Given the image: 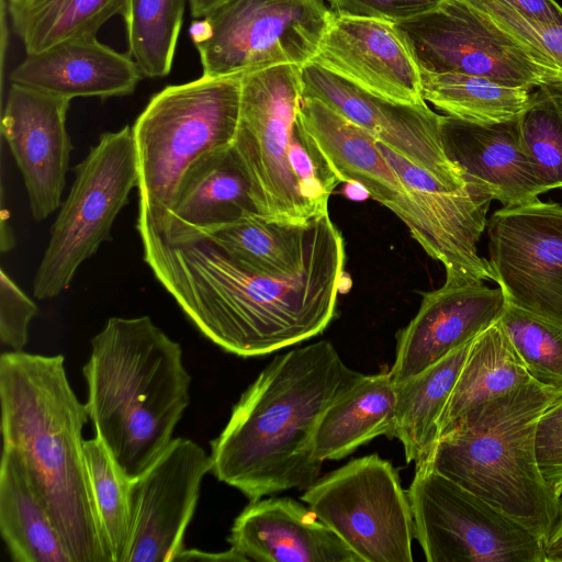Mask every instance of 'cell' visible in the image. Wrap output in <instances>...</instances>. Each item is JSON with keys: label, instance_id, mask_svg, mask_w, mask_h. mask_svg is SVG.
I'll return each mask as SVG.
<instances>
[{"label": "cell", "instance_id": "6da1fadb", "mask_svg": "<svg viewBox=\"0 0 562 562\" xmlns=\"http://www.w3.org/2000/svg\"><path fill=\"white\" fill-rule=\"evenodd\" d=\"M143 258L199 331L224 351L258 357L322 334L336 317L345 245L302 272L255 271L207 238L167 241L137 218Z\"/></svg>", "mask_w": 562, "mask_h": 562}, {"label": "cell", "instance_id": "7a4b0ae2", "mask_svg": "<svg viewBox=\"0 0 562 562\" xmlns=\"http://www.w3.org/2000/svg\"><path fill=\"white\" fill-rule=\"evenodd\" d=\"M360 374L328 340L277 356L211 441L213 475L249 501L310 487L324 463L314 454L318 424Z\"/></svg>", "mask_w": 562, "mask_h": 562}, {"label": "cell", "instance_id": "3957f363", "mask_svg": "<svg viewBox=\"0 0 562 562\" xmlns=\"http://www.w3.org/2000/svg\"><path fill=\"white\" fill-rule=\"evenodd\" d=\"M3 446L15 451L72 562H112L85 457L89 415L76 396L63 355L0 357Z\"/></svg>", "mask_w": 562, "mask_h": 562}, {"label": "cell", "instance_id": "277c9868", "mask_svg": "<svg viewBox=\"0 0 562 562\" xmlns=\"http://www.w3.org/2000/svg\"><path fill=\"white\" fill-rule=\"evenodd\" d=\"M83 375L95 437L133 481L166 451L189 405L182 348L149 316L110 317Z\"/></svg>", "mask_w": 562, "mask_h": 562}, {"label": "cell", "instance_id": "5b68a950", "mask_svg": "<svg viewBox=\"0 0 562 562\" xmlns=\"http://www.w3.org/2000/svg\"><path fill=\"white\" fill-rule=\"evenodd\" d=\"M562 389L533 380L461 416L425 462L544 542L562 518V501L536 457L540 415Z\"/></svg>", "mask_w": 562, "mask_h": 562}, {"label": "cell", "instance_id": "8992f818", "mask_svg": "<svg viewBox=\"0 0 562 562\" xmlns=\"http://www.w3.org/2000/svg\"><path fill=\"white\" fill-rule=\"evenodd\" d=\"M241 77H201L155 93L132 126L138 181L137 217L160 229L188 170L232 147Z\"/></svg>", "mask_w": 562, "mask_h": 562}, {"label": "cell", "instance_id": "52a82bcc", "mask_svg": "<svg viewBox=\"0 0 562 562\" xmlns=\"http://www.w3.org/2000/svg\"><path fill=\"white\" fill-rule=\"evenodd\" d=\"M333 14L323 0H228L189 33L202 75L243 77L312 61Z\"/></svg>", "mask_w": 562, "mask_h": 562}, {"label": "cell", "instance_id": "ba28073f", "mask_svg": "<svg viewBox=\"0 0 562 562\" xmlns=\"http://www.w3.org/2000/svg\"><path fill=\"white\" fill-rule=\"evenodd\" d=\"M72 170V186L59 206L34 277L33 295L37 300L65 291L82 262L112 239L114 221L138 181L132 127L101 134Z\"/></svg>", "mask_w": 562, "mask_h": 562}, {"label": "cell", "instance_id": "9c48e42d", "mask_svg": "<svg viewBox=\"0 0 562 562\" xmlns=\"http://www.w3.org/2000/svg\"><path fill=\"white\" fill-rule=\"evenodd\" d=\"M407 495L428 562H547L542 539L425 461Z\"/></svg>", "mask_w": 562, "mask_h": 562}, {"label": "cell", "instance_id": "30bf717a", "mask_svg": "<svg viewBox=\"0 0 562 562\" xmlns=\"http://www.w3.org/2000/svg\"><path fill=\"white\" fill-rule=\"evenodd\" d=\"M302 101L301 67L279 65L241 77L240 111L233 144L248 177L258 213L276 222L314 218L289 161Z\"/></svg>", "mask_w": 562, "mask_h": 562}, {"label": "cell", "instance_id": "8fae6325", "mask_svg": "<svg viewBox=\"0 0 562 562\" xmlns=\"http://www.w3.org/2000/svg\"><path fill=\"white\" fill-rule=\"evenodd\" d=\"M301 499L362 562H412L414 520L397 469L373 453L319 477Z\"/></svg>", "mask_w": 562, "mask_h": 562}, {"label": "cell", "instance_id": "7c38bea8", "mask_svg": "<svg viewBox=\"0 0 562 562\" xmlns=\"http://www.w3.org/2000/svg\"><path fill=\"white\" fill-rule=\"evenodd\" d=\"M419 70L488 78L509 87L551 85L532 55L467 0L393 23Z\"/></svg>", "mask_w": 562, "mask_h": 562}, {"label": "cell", "instance_id": "4fadbf2b", "mask_svg": "<svg viewBox=\"0 0 562 562\" xmlns=\"http://www.w3.org/2000/svg\"><path fill=\"white\" fill-rule=\"evenodd\" d=\"M300 116L342 182L362 186L392 211L426 254L443 266L446 280H473L371 134L315 98H302Z\"/></svg>", "mask_w": 562, "mask_h": 562}, {"label": "cell", "instance_id": "5bb4252c", "mask_svg": "<svg viewBox=\"0 0 562 562\" xmlns=\"http://www.w3.org/2000/svg\"><path fill=\"white\" fill-rule=\"evenodd\" d=\"M488 262L506 301L562 326V205L502 207L487 223Z\"/></svg>", "mask_w": 562, "mask_h": 562}, {"label": "cell", "instance_id": "9a60e30c", "mask_svg": "<svg viewBox=\"0 0 562 562\" xmlns=\"http://www.w3.org/2000/svg\"><path fill=\"white\" fill-rule=\"evenodd\" d=\"M302 98H315L371 134L450 190L465 184L445 153L441 117L426 104H407L374 94L310 61L301 67Z\"/></svg>", "mask_w": 562, "mask_h": 562}, {"label": "cell", "instance_id": "2e32d148", "mask_svg": "<svg viewBox=\"0 0 562 562\" xmlns=\"http://www.w3.org/2000/svg\"><path fill=\"white\" fill-rule=\"evenodd\" d=\"M209 472L211 459L205 450L193 440L176 438L132 481V541L126 562L177 560L186 549V532Z\"/></svg>", "mask_w": 562, "mask_h": 562}, {"label": "cell", "instance_id": "e0dca14e", "mask_svg": "<svg viewBox=\"0 0 562 562\" xmlns=\"http://www.w3.org/2000/svg\"><path fill=\"white\" fill-rule=\"evenodd\" d=\"M69 99L10 83L1 135L20 169L32 216L41 222L61 204L71 142L66 128Z\"/></svg>", "mask_w": 562, "mask_h": 562}, {"label": "cell", "instance_id": "ac0fdd59", "mask_svg": "<svg viewBox=\"0 0 562 562\" xmlns=\"http://www.w3.org/2000/svg\"><path fill=\"white\" fill-rule=\"evenodd\" d=\"M480 280H446L423 294L414 318L396 335L389 370L401 383L469 342L501 317L506 297L499 286Z\"/></svg>", "mask_w": 562, "mask_h": 562}, {"label": "cell", "instance_id": "d6986e66", "mask_svg": "<svg viewBox=\"0 0 562 562\" xmlns=\"http://www.w3.org/2000/svg\"><path fill=\"white\" fill-rule=\"evenodd\" d=\"M312 61L380 97L426 102L419 69L392 22L334 13Z\"/></svg>", "mask_w": 562, "mask_h": 562}, {"label": "cell", "instance_id": "ffe728a7", "mask_svg": "<svg viewBox=\"0 0 562 562\" xmlns=\"http://www.w3.org/2000/svg\"><path fill=\"white\" fill-rule=\"evenodd\" d=\"M227 541L246 561L362 562L308 506L291 497L250 501Z\"/></svg>", "mask_w": 562, "mask_h": 562}, {"label": "cell", "instance_id": "44dd1931", "mask_svg": "<svg viewBox=\"0 0 562 562\" xmlns=\"http://www.w3.org/2000/svg\"><path fill=\"white\" fill-rule=\"evenodd\" d=\"M441 139L464 179L487 187L504 207L529 203L547 192L521 139L518 117L476 124L442 115Z\"/></svg>", "mask_w": 562, "mask_h": 562}, {"label": "cell", "instance_id": "7402d4cb", "mask_svg": "<svg viewBox=\"0 0 562 562\" xmlns=\"http://www.w3.org/2000/svg\"><path fill=\"white\" fill-rule=\"evenodd\" d=\"M143 75L127 53L86 36L58 43L26 57L9 76L16 83L69 100L132 94Z\"/></svg>", "mask_w": 562, "mask_h": 562}, {"label": "cell", "instance_id": "603a6c76", "mask_svg": "<svg viewBox=\"0 0 562 562\" xmlns=\"http://www.w3.org/2000/svg\"><path fill=\"white\" fill-rule=\"evenodd\" d=\"M207 238L244 266L270 276H294L345 245L329 213L305 223L270 221L258 213L217 227Z\"/></svg>", "mask_w": 562, "mask_h": 562}, {"label": "cell", "instance_id": "cb8c5ba5", "mask_svg": "<svg viewBox=\"0 0 562 562\" xmlns=\"http://www.w3.org/2000/svg\"><path fill=\"white\" fill-rule=\"evenodd\" d=\"M251 213L258 211L250 183L232 146L198 160L183 177L161 228L149 224L167 241L182 243Z\"/></svg>", "mask_w": 562, "mask_h": 562}, {"label": "cell", "instance_id": "d4e9b609", "mask_svg": "<svg viewBox=\"0 0 562 562\" xmlns=\"http://www.w3.org/2000/svg\"><path fill=\"white\" fill-rule=\"evenodd\" d=\"M396 385L390 372L360 374L324 413L314 440L322 461L340 460L379 436L392 439Z\"/></svg>", "mask_w": 562, "mask_h": 562}, {"label": "cell", "instance_id": "484cf974", "mask_svg": "<svg viewBox=\"0 0 562 562\" xmlns=\"http://www.w3.org/2000/svg\"><path fill=\"white\" fill-rule=\"evenodd\" d=\"M0 531L15 562H72L21 460L5 446L0 463Z\"/></svg>", "mask_w": 562, "mask_h": 562}, {"label": "cell", "instance_id": "4316f807", "mask_svg": "<svg viewBox=\"0 0 562 562\" xmlns=\"http://www.w3.org/2000/svg\"><path fill=\"white\" fill-rule=\"evenodd\" d=\"M472 340L418 374L395 383L396 413L392 439L397 438L403 445L407 463L417 464L426 460L438 442L439 419Z\"/></svg>", "mask_w": 562, "mask_h": 562}, {"label": "cell", "instance_id": "83f0119b", "mask_svg": "<svg viewBox=\"0 0 562 562\" xmlns=\"http://www.w3.org/2000/svg\"><path fill=\"white\" fill-rule=\"evenodd\" d=\"M533 380L503 327L495 322L471 342L440 416L439 438L473 407Z\"/></svg>", "mask_w": 562, "mask_h": 562}, {"label": "cell", "instance_id": "f1b7e54d", "mask_svg": "<svg viewBox=\"0 0 562 562\" xmlns=\"http://www.w3.org/2000/svg\"><path fill=\"white\" fill-rule=\"evenodd\" d=\"M126 0H8L12 29L26 54L98 31L114 15H123Z\"/></svg>", "mask_w": 562, "mask_h": 562}, {"label": "cell", "instance_id": "f546056e", "mask_svg": "<svg viewBox=\"0 0 562 562\" xmlns=\"http://www.w3.org/2000/svg\"><path fill=\"white\" fill-rule=\"evenodd\" d=\"M422 97L447 115L476 123L497 124L519 117L532 88L509 87L488 78L419 70Z\"/></svg>", "mask_w": 562, "mask_h": 562}, {"label": "cell", "instance_id": "4dcf8cb0", "mask_svg": "<svg viewBox=\"0 0 562 562\" xmlns=\"http://www.w3.org/2000/svg\"><path fill=\"white\" fill-rule=\"evenodd\" d=\"M189 0H126L123 18L128 54L143 77L164 78L171 71Z\"/></svg>", "mask_w": 562, "mask_h": 562}, {"label": "cell", "instance_id": "1f68e13d", "mask_svg": "<svg viewBox=\"0 0 562 562\" xmlns=\"http://www.w3.org/2000/svg\"><path fill=\"white\" fill-rule=\"evenodd\" d=\"M93 499L112 562H126L132 541L131 483L105 445L85 440Z\"/></svg>", "mask_w": 562, "mask_h": 562}, {"label": "cell", "instance_id": "d6a6232c", "mask_svg": "<svg viewBox=\"0 0 562 562\" xmlns=\"http://www.w3.org/2000/svg\"><path fill=\"white\" fill-rule=\"evenodd\" d=\"M518 124L524 145L547 191L562 190V88L537 87Z\"/></svg>", "mask_w": 562, "mask_h": 562}, {"label": "cell", "instance_id": "836d02e7", "mask_svg": "<svg viewBox=\"0 0 562 562\" xmlns=\"http://www.w3.org/2000/svg\"><path fill=\"white\" fill-rule=\"evenodd\" d=\"M498 323L532 378L562 389V326L508 302Z\"/></svg>", "mask_w": 562, "mask_h": 562}, {"label": "cell", "instance_id": "e575fe53", "mask_svg": "<svg viewBox=\"0 0 562 562\" xmlns=\"http://www.w3.org/2000/svg\"><path fill=\"white\" fill-rule=\"evenodd\" d=\"M467 1L526 48L552 86L562 88V25L532 20L496 0Z\"/></svg>", "mask_w": 562, "mask_h": 562}, {"label": "cell", "instance_id": "d590c367", "mask_svg": "<svg viewBox=\"0 0 562 562\" xmlns=\"http://www.w3.org/2000/svg\"><path fill=\"white\" fill-rule=\"evenodd\" d=\"M289 161L312 216L328 213L329 196L342 180L304 127L300 114L292 131Z\"/></svg>", "mask_w": 562, "mask_h": 562}, {"label": "cell", "instance_id": "8d00e7d4", "mask_svg": "<svg viewBox=\"0 0 562 562\" xmlns=\"http://www.w3.org/2000/svg\"><path fill=\"white\" fill-rule=\"evenodd\" d=\"M37 314L35 302L0 269V340L12 351H23L29 325Z\"/></svg>", "mask_w": 562, "mask_h": 562}, {"label": "cell", "instance_id": "74e56055", "mask_svg": "<svg viewBox=\"0 0 562 562\" xmlns=\"http://www.w3.org/2000/svg\"><path fill=\"white\" fill-rule=\"evenodd\" d=\"M536 457L554 493L562 496V394L540 415L536 428Z\"/></svg>", "mask_w": 562, "mask_h": 562}, {"label": "cell", "instance_id": "f35d334b", "mask_svg": "<svg viewBox=\"0 0 562 562\" xmlns=\"http://www.w3.org/2000/svg\"><path fill=\"white\" fill-rule=\"evenodd\" d=\"M445 0H329L338 15L372 18L397 23L428 12Z\"/></svg>", "mask_w": 562, "mask_h": 562}, {"label": "cell", "instance_id": "ab89813d", "mask_svg": "<svg viewBox=\"0 0 562 562\" xmlns=\"http://www.w3.org/2000/svg\"><path fill=\"white\" fill-rule=\"evenodd\" d=\"M532 20L562 25V7L555 0H496Z\"/></svg>", "mask_w": 562, "mask_h": 562}, {"label": "cell", "instance_id": "60d3db41", "mask_svg": "<svg viewBox=\"0 0 562 562\" xmlns=\"http://www.w3.org/2000/svg\"><path fill=\"white\" fill-rule=\"evenodd\" d=\"M234 561V562H247L240 554L234 549L224 552H204L196 549L187 550L184 549L176 561Z\"/></svg>", "mask_w": 562, "mask_h": 562}, {"label": "cell", "instance_id": "b9f144b4", "mask_svg": "<svg viewBox=\"0 0 562 562\" xmlns=\"http://www.w3.org/2000/svg\"><path fill=\"white\" fill-rule=\"evenodd\" d=\"M547 562H562V518L544 542Z\"/></svg>", "mask_w": 562, "mask_h": 562}, {"label": "cell", "instance_id": "7bdbcfd3", "mask_svg": "<svg viewBox=\"0 0 562 562\" xmlns=\"http://www.w3.org/2000/svg\"><path fill=\"white\" fill-rule=\"evenodd\" d=\"M228 0H189L191 15L198 20L221 7Z\"/></svg>", "mask_w": 562, "mask_h": 562}, {"label": "cell", "instance_id": "ee69618b", "mask_svg": "<svg viewBox=\"0 0 562 562\" xmlns=\"http://www.w3.org/2000/svg\"><path fill=\"white\" fill-rule=\"evenodd\" d=\"M13 232L11 231L10 226L5 223L4 216L2 217L1 222V251L5 252L9 251L14 246V237Z\"/></svg>", "mask_w": 562, "mask_h": 562}, {"label": "cell", "instance_id": "f6af8a7d", "mask_svg": "<svg viewBox=\"0 0 562 562\" xmlns=\"http://www.w3.org/2000/svg\"><path fill=\"white\" fill-rule=\"evenodd\" d=\"M346 183H347V187L345 188V194L347 198L352 199V200H363L367 196H369V193L362 186L355 183V182H346Z\"/></svg>", "mask_w": 562, "mask_h": 562}]
</instances>
